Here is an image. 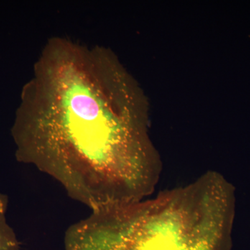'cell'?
<instances>
[{"label":"cell","instance_id":"cell-3","mask_svg":"<svg viewBox=\"0 0 250 250\" xmlns=\"http://www.w3.org/2000/svg\"><path fill=\"white\" fill-rule=\"evenodd\" d=\"M8 198L0 193V250H20L21 243L6 220Z\"/></svg>","mask_w":250,"mask_h":250},{"label":"cell","instance_id":"cell-1","mask_svg":"<svg viewBox=\"0 0 250 250\" xmlns=\"http://www.w3.org/2000/svg\"><path fill=\"white\" fill-rule=\"evenodd\" d=\"M18 156L98 209L152 195L162 163L142 92L103 48L54 39L37 62Z\"/></svg>","mask_w":250,"mask_h":250},{"label":"cell","instance_id":"cell-2","mask_svg":"<svg viewBox=\"0 0 250 250\" xmlns=\"http://www.w3.org/2000/svg\"><path fill=\"white\" fill-rule=\"evenodd\" d=\"M141 201L92 210L72 225L65 250H220L225 187L218 174Z\"/></svg>","mask_w":250,"mask_h":250}]
</instances>
